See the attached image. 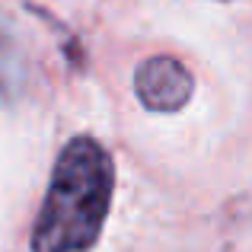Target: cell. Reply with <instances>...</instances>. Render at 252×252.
I'll use <instances>...</instances> for the list:
<instances>
[{
    "instance_id": "obj_1",
    "label": "cell",
    "mask_w": 252,
    "mask_h": 252,
    "mask_svg": "<svg viewBox=\"0 0 252 252\" xmlns=\"http://www.w3.org/2000/svg\"><path fill=\"white\" fill-rule=\"evenodd\" d=\"M115 191V163L90 134L58 154L45 201L32 227V252H90L102 236Z\"/></svg>"
},
{
    "instance_id": "obj_2",
    "label": "cell",
    "mask_w": 252,
    "mask_h": 252,
    "mask_svg": "<svg viewBox=\"0 0 252 252\" xmlns=\"http://www.w3.org/2000/svg\"><path fill=\"white\" fill-rule=\"evenodd\" d=\"M134 93L147 112H179L189 105L195 93V77L182 61L169 55H154L137 64L134 70Z\"/></svg>"
}]
</instances>
